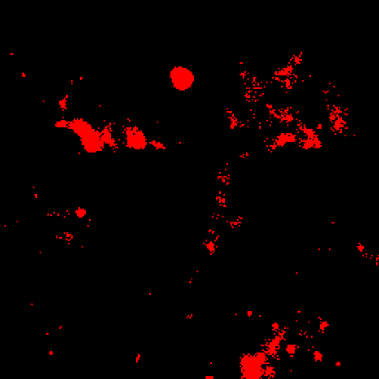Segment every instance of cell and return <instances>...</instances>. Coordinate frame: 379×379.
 I'll return each mask as SVG.
<instances>
[{
  "label": "cell",
  "mask_w": 379,
  "mask_h": 379,
  "mask_svg": "<svg viewBox=\"0 0 379 379\" xmlns=\"http://www.w3.org/2000/svg\"><path fill=\"white\" fill-rule=\"evenodd\" d=\"M54 128L68 132L82 151L89 156H98L107 150L115 151L120 147V138L110 123H95L85 118H61L54 122Z\"/></svg>",
  "instance_id": "6da1fadb"
},
{
  "label": "cell",
  "mask_w": 379,
  "mask_h": 379,
  "mask_svg": "<svg viewBox=\"0 0 379 379\" xmlns=\"http://www.w3.org/2000/svg\"><path fill=\"white\" fill-rule=\"evenodd\" d=\"M120 142L132 150H144L147 147V140L142 131H140L135 126H124L122 131V140Z\"/></svg>",
  "instance_id": "7a4b0ae2"
},
{
  "label": "cell",
  "mask_w": 379,
  "mask_h": 379,
  "mask_svg": "<svg viewBox=\"0 0 379 379\" xmlns=\"http://www.w3.org/2000/svg\"><path fill=\"white\" fill-rule=\"evenodd\" d=\"M192 73H190L187 68H183V67H176L171 71V80H172V85L180 89V91H184V89H188L190 85H192Z\"/></svg>",
  "instance_id": "3957f363"
}]
</instances>
